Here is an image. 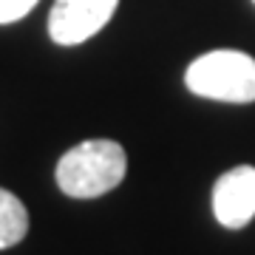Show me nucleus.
Wrapping results in <instances>:
<instances>
[{"label": "nucleus", "instance_id": "4", "mask_svg": "<svg viewBox=\"0 0 255 255\" xmlns=\"http://www.w3.org/2000/svg\"><path fill=\"white\" fill-rule=\"evenodd\" d=\"M213 216L221 227L241 230L255 219V167L238 164L213 187Z\"/></svg>", "mask_w": 255, "mask_h": 255}, {"label": "nucleus", "instance_id": "1", "mask_svg": "<svg viewBox=\"0 0 255 255\" xmlns=\"http://www.w3.org/2000/svg\"><path fill=\"white\" fill-rule=\"evenodd\" d=\"M128 173L125 147L114 139H85L57 162V187L71 199L105 196Z\"/></svg>", "mask_w": 255, "mask_h": 255}, {"label": "nucleus", "instance_id": "7", "mask_svg": "<svg viewBox=\"0 0 255 255\" xmlns=\"http://www.w3.org/2000/svg\"><path fill=\"white\" fill-rule=\"evenodd\" d=\"M253 3H255V0H253Z\"/></svg>", "mask_w": 255, "mask_h": 255}, {"label": "nucleus", "instance_id": "5", "mask_svg": "<svg viewBox=\"0 0 255 255\" xmlns=\"http://www.w3.org/2000/svg\"><path fill=\"white\" fill-rule=\"evenodd\" d=\"M28 233V213L26 204L14 193L0 187V250L20 244Z\"/></svg>", "mask_w": 255, "mask_h": 255}, {"label": "nucleus", "instance_id": "6", "mask_svg": "<svg viewBox=\"0 0 255 255\" xmlns=\"http://www.w3.org/2000/svg\"><path fill=\"white\" fill-rule=\"evenodd\" d=\"M40 0H0V26L17 23L20 17H26Z\"/></svg>", "mask_w": 255, "mask_h": 255}, {"label": "nucleus", "instance_id": "3", "mask_svg": "<svg viewBox=\"0 0 255 255\" xmlns=\"http://www.w3.org/2000/svg\"><path fill=\"white\" fill-rule=\"evenodd\" d=\"M119 0H54L48 34L57 46H80L111 23Z\"/></svg>", "mask_w": 255, "mask_h": 255}, {"label": "nucleus", "instance_id": "2", "mask_svg": "<svg viewBox=\"0 0 255 255\" xmlns=\"http://www.w3.org/2000/svg\"><path fill=\"white\" fill-rule=\"evenodd\" d=\"M184 85L204 100L255 102V57L236 48L207 51L187 65Z\"/></svg>", "mask_w": 255, "mask_h": 255}]
</instances>
